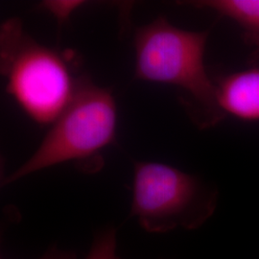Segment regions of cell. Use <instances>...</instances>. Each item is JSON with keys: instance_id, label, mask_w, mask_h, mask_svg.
Masks as SVG:
<instances>
[{"instance_id": "obj_1", "label": "cell", "mask_w": 259, "mask_h": 259, "mask_svg": "<svg viewBox=\"0 0 259 259\" xmlns=\"http://www.w3.org/2000/svg\"><path fill=\"white\" fill-rule=\"evenodd\" d=\"M208 31L192 32L159 17L135 32L137 80L175 85L181 101L200 129L214 127L227 116L204 65Z\"/></svg>"}, {"instance_id": "obj_2", "label": "cell", "mask_w": 259, "mask_h": 259, "mask_svg": "<svg viewBox=\"0 0 259 259\" xmlns=\"http://www.w3.org/2000/svg\"><path fill=\"white\" fill-rule=\"evenodd\" d=\"M72 51H59L36 41L19 19L0 31V67L7 93L39 125L53 124L74 98L84 74L75 75Z\"/></svg>"}, {"instance_id": "obj_3", "label": "cell", "mask_w": 259, "mask_h": 259, "mask_svg": "<svg viewBox=\"0 0 259 259\" xmlns=\"http://www.w3.org/2000/svg\"><path fill=\"white\" fill-rule=\"evenodd\" d=\"M117 109L111 90L93 83L84 74L74 98L26 162L4 179L10 185L30 174L66 161L89 169L96 165L100 152L111 144L116 134Z\"/></svg>"}, {"instance_id": "obj_4", "label": "cell", "mask_w": 259, "mask_h": 259, "mask_svg": "<svg viewBox=\"0 0 259 259\" xmlns=\"http://www.w3.org/2000/svg\"><path fill=\"white\" fill-rule=\"evenodd\" d=\"M131 215L151 233L197 230L215 211L219 192L200 177L160 162H135Z\"/></svg>"}, {"instance_id": "obj_5", "label": "cell", "mask_w": 259, "mask_h": 259, "mask_svg": "<svg viewBox=\"0 0 259 259\" xmlns=\"http://www.w3.org/2000/svg\"><path fill=\"white\" fill-rule=\"evenodd\" d=\"M215 84L218 101L226 115L259 121V65L223 76Z\"/></svg>"}, {"instance_id": "obj_6", "label": "cell", "mask_w": 259, "mask_h": 259, "mask_svg": "<svg viewBox=\"0 0 259 259\" xmlns=\"http://www.w3.org/2000/svg\"><path fill=\"white\" fill-rule=\"evenodd\" d=\"M187 4L232 19L243 30L245 41L259 50V0H199Z\"/></svg>"}, {"instance_id": "obj_7", "label": "cell", "mask_w": 259, "mask_h": 259, "mask_svg": "<svg viewBox=\"0 0 259 259\" xmlns=\"http://www.w3.org/2000/svg\"><path fill=\"white\" fill-rule=\"evenodd\" d=\"M87 259H118L116 256L115 229H106L95 237Z\"/></svg>"}, {"instance_id": "obj_8", "label": "cell", "mask_w": 259, "mask_h": 259, "mask_svg": "<svg viewBox=\"0 0 259 259\" xmlns=\"http://www.w3.org/2000/svg\"><path fill=\"white\" fill-rule=\"evenodd\" d=\"M83 3L81 1H47L41 6L54 15L59 22H63Z\"/></svg>"}, {"instance_id": "obj_9", "label": "cell", "mask_w": 259, "mask_h": 259, "mask_svg": "<svg viewBox=\"0 0 259 259\" xmlns=\"http://www.w3.org/2000/svg\"><path fill=\"white\" fill-rule=\"evenodd\" d=\"M39 259H76V255L72 251L60 250L57 247H52Z\"/></svg>"}]
</instances>
